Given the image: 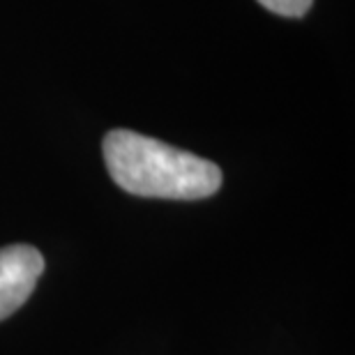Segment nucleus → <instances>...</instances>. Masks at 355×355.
<instances>
[{
  "instance_id": "nucleus-1",
  "label": "nucleus",
  "mask_w": 355,
  "mask_h": 355,
  "mask_svg": "<svg viewBox=\"0 0 355 355\" xmlns=\"http://www.w3.org/2000/svg\"><path fill=\"white\" fill-rule=\"evenodd\" d=\"M104 162L113 182L134 196L198 201L222 187V168L215 162L132 130L106 134Z\"/></svg>"
},
{
  "instance_id": "nucleus-2",
  "label": "nucleus",
  "mask_w": 355,
  "mask_h": 355,
  "mask_svg": "<svg viewBox=\"0 0 355 355\" xmlns=\"http://www.w3.org/2000/svg\"><path fill=\"white\" fill-rule=\"evenodd\" d=\"M44 272V257L31 245H7L0 250V321L12 316L33 295Z\"/></svg>"
},
{
  "instance_id": "nucleus-3",
  "label": "nucleus",
  "mask_w": 355,
  "mask_h": 355,
  "mask_svg": "<svg viewBox=\"0 0 355 355\" xmlns=\"http://www.w3.org/2000/svg\"><path fill=\"white\" fill-rule=\"evenodd\" d=\"M266 10L279 14V17H288V19H297V17H304L314 0H259Z\"/></svg>"
}]
</instances>
